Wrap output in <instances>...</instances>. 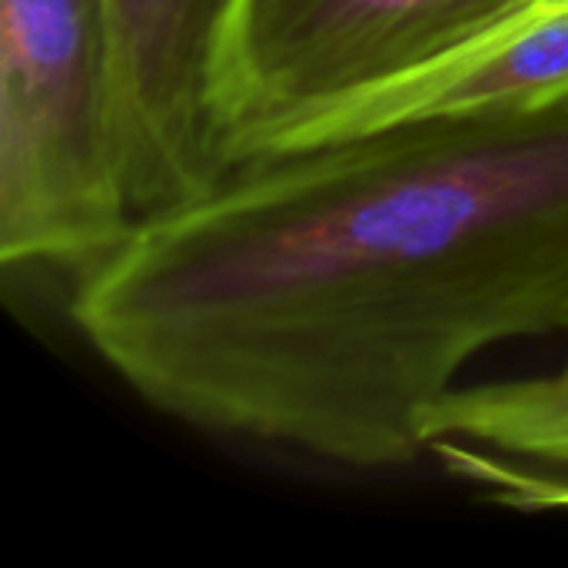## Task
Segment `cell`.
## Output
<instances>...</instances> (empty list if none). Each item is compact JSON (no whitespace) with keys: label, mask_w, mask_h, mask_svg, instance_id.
Returning a JSON list of instances; mask_svg holds the SVG:
<instances>
[{"label":"cell","mask_w":568,"mask_h":568,"mask_svg":"<svg viewBox=\"0 0 568 568\" xmlns=\"http://www.w3.org/2000/svg\"><path fill=\"white\" fill-rule=\"evenodd\" d=\"M70 316L180 423L406 466L486 349L566 329L568 100L246 160L140 220Z\"/></svg>","instance_id":"6da1fadb"},{"label":"cell","mask_w":568,"mask_h":568,"mask_svg":"<svg viewBox=\"0 0 568 568\" xmlns=\"http://www.w3.org/2000/svg\"><path fill=\"white\" fill-rule=\"evenodd\" d=\"M426 456L489 506L568 513V349L549 373L453 389L426 423Z\"/></svg>","instance_id":"8992f818"},{"label":"cell","mask_w":568,"mask_h":568,"mask_svg":"<svg viewBox=\"0 0 568 568\" xmlns=\"http://www.w3.org/2000/svg\"><path fill=\"white\" fill-rule=\"evenodd\" d=\"M236 0H103L120 103V156L140 220L193 200L230 166L216 77Z\"/></svg>","instance_id":"277c9868"},{"label":"cell","mask_w":568,"mask_h":568,"mask_svg":"<svg viewBox=\"0 0 568 568\" xmlns=\"http://www.w3.org/2000/svg\"><path fill=\"white\" fill-rule=\"evenodd\" d=\"M523 0H236L220 53L226 166L459 50Z\"/></svg>","instance_id":"3957f363"},{"label":"cell","mask_w":568,"mask_h":568,"mask_svg":"<svg viewBox=\"0 0 568 568\" xmlns=\"http://www.w3.org/2000/svg\"><path fill=\"white\" fill-rule=\"evenodd\" d=\"M559 100H568V0H523L459 50L293 130L263 156L433 116L529 110Z\"/></svg>","instance_id":"5b68a950"},{"label":"cell","mask_w":568,"mask_h":568,"mask_svg":"<svg viewBox=\"0 0 568 568\" xmlns=\"http://www.w3.org/2000/svg\"><path fill=\"white\" fill-rule=\"evenodd\" d=\"M133 226L103 0H0V263L80 276Z\"/></svg>","instance_id":"7a4b0ae2"}]
</instances>
